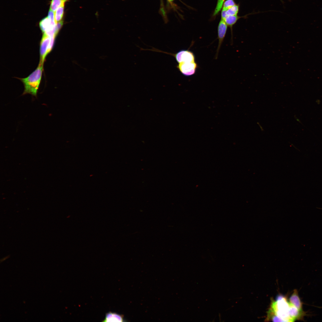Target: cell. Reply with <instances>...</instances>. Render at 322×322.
<instances>
[{
  "instance_id": "16",
  "label": "cell",
  "mask_w": 322,
  "mask_h": 322,
  "mask_svg": "<svg viewBox=\"0 0 322 322\" xmlns=\"http://www.w3.org/2000/svg\"><path fill=\"white\" fill-rule=\"evenodd\" d=\"M225 0H218L217 5L213 13V16H215L219 13L221 10Z\"/></svg>"
},
{
  "instance_id": "5",
  "label": "cell",
  "mask_w": 322,
  "mask_h": 322,
  "mask_svg": "<svg viewBox=\"0 0 322 322\" xmlns=\"http://www.w3.org/2000/svg\"><path fill=\"white\" fill-rule=\"evenodd\" d=\"M198 67V65L195 62H184L178 64L177 68L183 75L190 76L194 75L196 72Z\"/></svg>"
},
{
  "instance_id": "4",
  "label": "cell",
  "mask_w": 322,
  "mask_h": 322,
  "mask_svg": "<svg viewBox=\"0 0 322 322\" xmlns=\"http://www.w3.org/2000/svg\"><path fill=\"white\" fill-rule=\"evenodd\" d=\"M150 50L159 52H163L171 55L175 58L178 64L195 61V58L194 54L191 51L188 50H182L174 54L164 52L154 48Z\"/></svg>"
},
{
  "instance_id": "17",
  "label": "cell",
  "mask_w": 322,
  "mask_h": 322,
  "mask_svg": "<svg viewBox=\"0 0 322 322\" xmlns=\"http://www.w3.org/2000/svg\"><path fill=\"white\" fill-rule=\"evenodd\" d=\"M63 24V21L61 20L56 23V32L57 35Z\"/></svg>"
},
{
  "instance_id": "2",
  "label": "cell",
  "mask_w": 322,
  "mask_h": 322,
  "mask_svg": "<svg viewBox=\"0 0 322 322\" xmlns=\"http://www.w3.org/2000/svg\"><path fill=\"white\" fill-rule=\"evenodd\" d=\"M289 302L282 296L273 301L269 312L277 316L281 321H293L289 314Z\"/></svg>"
},
{
  "instance_id": "11",
  "label": "cell",
  "mask_w": 322,
  "mask_h": 322,
  "mask_svg": "<svg viewBox=\"0 0 322 322\" xmlns=\"http://www.w3.org/2000/svg\"><path fill=\"white\" fill-rule=\"evenodd\" d=\"M64 5L63 4L59 7L54 12L55 18L56 23L62 20L64 13Z\"/></svg>"
},
{
  "instance_id": "19",
  "label": "cell",
  "mask_w": 322,
  "mask_h": 322,
  "mask_svg": "<svg viewBox=\"0 0 322 322\" xmlns=\"http://www.w3.org/2000/svg\"><path fill=\"white\" fill-rule=\"evenodd\" d=\"M168 0V1H169V2H172V1H173L174 0Z\"/></svg>"
},
{
  "instance_id": "9",
  "label": "cell",
  "mask_w": 322,
  "mask_h": 322,
  "mask_svg": "<svg viewBox=\"0 0 322 322\" xmlns=\"http://www.w3.org/2000/svg\"><path fill=\"white\" fill-rule=\"evenodd\" d=\"M289 303V314L292 321L302 317L304 315L303 311L299 310L290 302Z\"/></svg>"
},
{
  "instance_id": "7",
  "label": "cell",
  "mask_w": 322,
  "mask_h": 322,
  "mask_svg": "<svg viewBox=\"0 0 322 322\" xmlns=\"http://www.w3.org/2000/svg\"><path fill=\"white\" fill-rule=\"evenodd\" d=\"M123 315L116 313L109 312L107 313L103 322H123L124 321Z\"/></svg>"
},
{
  "instance_id": "1",
  "label": "cell",
  "mask_w": 322,
  "mask_h": 322,
  "mask_svg": "<svg viewBox=\"0 0 322 322\" xmlns=\"http://www.w3.org/2000/svg\"><path fill=\"white\" fill-rule=\"evenodd\" d=\"M43 63L40 61L37 68L29 76L26 78H19L24 86L22 95L29 94L37 97L41 78Z\"/></svg>"
},
{
  "instance_id": "18",
  "label": "cell",
  "mask_w": 322,
  "mask_h": 322,
  "mask_svg": "<svg viewBox=\"0 0 322 322\" xmlns=\"http://www.w3.org/2000/svg\"><path fill=\"white\" fill-rule=\"evenodd\" d=\"M226 10H222L221 13V19L224 20L227 16L226 14Z\"/></svg>"
},
{
  "instance_id": "12",
  "label": "cell",
  "mask_w": 322,
  "mask_h": 322,
  "mask_svg": "<svg viewBox=\"0 0 322 322\" xmlns=\"http://www.w3.org/2000/svg\"><path fill=\"white\" fill-rule=\"evenodd\" d=\"M68 0H52L50 9L55 12L59 7L64 4Z\"/></svg>"
},
{
  "instance_id": "8",
  "label": "cell",
  "mask_w": 322,
  "mask_h": 322,
  "mask_svg": "<svg viewBox=\"0 0 322 322\" xmlns=\"http://www.w3.org/2000/svg\"><path fill=\"white\" fill-rule=\"evenodd\" d=\"M289 302L299 310L302 311V303H301L296 290L293 292L289 298Z\"/></svg>"
},
{
  "instance_id": "10",
  "label": "cell",
  "mask_w": 322,
  "mask_h": 322,
  "mask_svg": "<svg viewBox=\"0 0 322 322\" xmlns=\"http://www.w3.org/2000/svg\"><path fill=\"white\" fill-rule=\"evenodd\" d=\"M240 18L241 17L237 16V15L227 16L224 21L227 25L230 27L232 30L233 26Z\"/></svg>"
},
{
  "instance_id": "3",
  "label": "cell",
  "mask_w": 322,
  "mask_h": 322,
  "mask_svg": "<svg viewBox=\"0 0 322 322\" xmlns=\"http://www.w3.org/2000/svg\"><path fill=\"white\" fill-rule=\"evenodd\" d=\"M55 37H51L43 33L40 46V61L44 63L46 56L52 50Z\"/></svg>"
},
{
  "instance_id": "13",
  "label": "cell",
  "mask_w": 322,
  "mask_h": 322,
  "mask_svg": "<svg viewBox=\"0 0 322 322\" xmlns=\"http://www.w3.org/2000/svg\"><path fill=\"white\" fill-rule=\"evenodd\" d=\"M39 26L43 33L45 32L50 26V22L48 17L42 19L39 23Z\"/></svg>"
},
{
  "instance_id": "14",
  "label": "cell",
  "mask_w": 322,
  "mask_h": 322,
  "mask_svg": "<svg viewBox=\"0 0 322 322\" xmlns=\"http://www.w3.org/2000/svg\"><path fill=\"white\" fill-rule=\"evenodd\" d=\"M239 5L236 4L226 11L227 16L236 15L239 11Z\"/></svg>"
},
{
  "instance_id": "6",
  "label": "cell",
  "mask_w": 322,
  "mask_h": 322,
  "mask_svg": "<svg viewBox=\"0 0 322 322\" xmlns=\"http://www.w3.org/2000/svg\"><path fill=\"white\" fill-rule=\"evenodd\" d=\"M227 26L225 21L221 19L219 22L218 27V38L219 40V44L217 50L216 57V58L221 45L225 36L227 29Z\"/></svg>"
},
{
  "instance_id": "15",
  "label": "cell",
  "mask_w": 322,
  "mask_h": 322,
  "mask_svg": "<svg viewBox=\"0 0 322 322\" xmlns=\"http://www.w3.org/2000/svg\"><path fill=\"white\" fill-rule=\"evenodd\" d=\"M236 4L234 0H226L224 3L222 10H227Z\"/></svg>"
}]
</instances>
